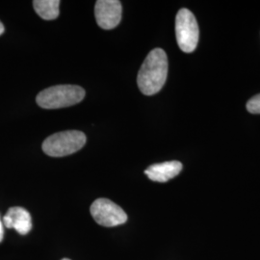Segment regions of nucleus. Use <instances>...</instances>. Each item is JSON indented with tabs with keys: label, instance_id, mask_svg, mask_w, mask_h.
<instances>
[{
	"label": "nucleus",
	"instance_id": "1",
	"mask_svg": "<svg viewBox=\"0 0 260 260\" xmlns=\"http://www.w3.org/2000/svg\"><path fill=\"white\" fill-rule=\"evenodd\" d=\"M168 75V58L161 48H154L149 52L141 66L137 76L140 91L146 95L155 94L163 88Z\"/></svg>",
	"mask_w": 260,
	"mask_h": 260
},
{
	"label": "nucleus",
	"instance_id": "2",
	"mask_svg": "<svg viewBox=\"0 0 260 260\" xmlns=\"http://www.w3.org/2000/svg\"><path fill=\"white\" fill-rule=\"evenodd\" d=\"M85 91L76 85H57L39 93L38 105L44 109H59L73 106L83 101Z\"/></svg>",
	"mask_w": 260,
	"mask_h": 260
},
{
	"label": "nucleus",
	"instance_id": "3",
	"mask_svg": "<svg viewBox=\"0 0 260 260\" xmlns=\"http://www.w3.org/2000/svg\"><path fill=\"white\" fill-rule=\"evenodd\" d=\"M86 144V136L78 130H67L50 135L43 143L44 152L52 157L71 155L82 149Z\"/></svg>",
	"mask_w": 260,
	"mask_h": 260
},
{
	"label": "nucleus",
	"instance_id": "4",
	"mask_svg": "<svg viewBox=\"0 0 260 260\" xmlns=\"http://www.w3.org/2000/svg\"><path fill=\"white\" fill-rule=\"evenodd\" d=\"M176 36L179 48L191 53L199 43L200 30L194 14L188 9H180L176 18Z\"/></svg>",
	"mask_w": 260,
	"mask_h": 260
},
{
	"label": "nucleus",
	"instance_id": "5",
	"mask_svg": "<svg viewBox=\"0 0 260 260\" xmlns=\"http://www.w3.org/2000/svg\"><path fill=\"white\" fill-rule=\"evenodd\" d=\"M91 214L99 224L112 228L126 223L127 215L119 205L108 199H98L91 205Z\"/></svg>",
	"mask_w": 260,
	"mask_h": 260
},
{
	"label": "nucleus",
	"instance_id": "6",
	"mask_svg": "<svg viewBox=\"0 0 260 260\" xmlns=\"http://www.w3.org/2000/svg\"><path fill=\"white\" fill-rule=\"evenodd\" d=\"M121 4L118 0H99L94 5V17L99 26L105 30L117 27L121 19Z\"/></svg>",
	"mask_w": 260,
	"mask_h": 260
},
{
	"label": "nucleus",
	"instance_id": "7",
	"mask_svg": "<svg viewBox=\"0 0 260 260\" xmlns=\"http://www.w3.org/2000/svg\"><path fill=\"white\" fill-rule=\"evenodd\" d=\"M3 223L7 229H15L19 234L25 235L32 229L31 215L23 207H11L3 218Z\"/></svg>",
	"mask_w": 260,
	"mask_h": 260
},
{
	"label": "nucleus",
	"instance_id": "8",
	"mask_svg": "<svg viewBox=\"0 0 260 260\" xmlns=\"http://www.w3.org/2000/svg\"><path fill=\"white\" fill-rule=\"evenodd\" d=\"M182 164L179 161H168L149 166L145 174L150 180L155 182H167L179 175L182 171Z\"/></svg>",
	"mask_w": 260,
	"mask_h": 260
},
{
	"label": "nucleus",
	"instance_id": "9",
	"mask_svg": "<svg viewBox=\"0 0 260 260\" xmlns=\"http://www.w3.org/2000/svg\"><path fill=\"white\" fill-rule=\"evenodd\" d=\"M59 0H35L33 7L42 19L52 20L59 16Z\"/></svg>",
	"mask_w": 260,
	"mask_h": 260
},
{
	"label": "nucleus",
	"instance_id": "10",
	"mask_svg": "<svg viewBox=\"0 0 260 260\" xmlns=\"http://www.w3.org/2000/svg\"><path fill=\"white\" fill-rule=\"evenodd\" d=\"M247 110L251 114H260V93L252 96L248 102Z\"/></svg>",
	"mask_w": 260,
	"mask_h": 260
},
{
	"label": "nucleus",
	"instance_id": "11",
	"mask_svg": "<svg viewBox=\"0 0 260 260\" xmlns=\"http://www.w3.org/2000/svg\"><path fill=\"white\" fill-rule=\"evenodd\" d=\"M3 238H4V229H3V223L0 219V243L2 242Z\"/></svg>",
	"mask_w": 260,
	"mask_h": 260
},
{
	"label": "nucleus",
	"instance_id": "12",
	"mask_svg": "<svg viewBox=\"0 0 260 260\" xmlns=\"http://www.w3.org/2000/svg\"><path fill=\"white\" fill-rule=\"evenodd\" d=\"M4 31H5V28H4V25H3V23L0 21V36L4 33Z\"/></svg>",
	"mask_w": 260,
	"mask_h": 260
},
{
	"label": "nucleus",
	"instance_id": "13",
	"mask_svg": "<svg viewBox=\"0 0 260 260\" xmlns=\"http://www.w3.org/2000/svg\"><path fill=\"white\" fill-rule=\"evenodd\" d=\"M62 260H71V259H69V258H63V259Z\"/></svg>",
	"mask_w": 260,
	"mask_h": 260
}]
</instances>
